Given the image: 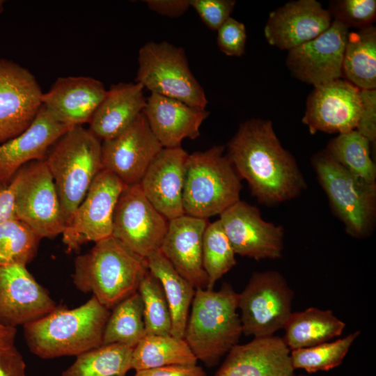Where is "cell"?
Masks as SVG:
<instances>
[{
	"label": "cell",
	"instance_id": "cell-4",
	"mask_svg": "<svg viewBox=\"0 0 376 376\" xmlns=\"http://www.w3.org/2000/svg\"><path fill=\"white\" fill-rule=\"evenodd\" d=\"M238 298L228 283L218 290L196 289L184 339L197 360L207 367L217 365L238 344L242 334Z\"/></svg>",
	"mask_w": 376,
	"mask_h": 376
},
{
	"label": "cell",
	"instance_id": "cell-5",
	"mask_svg": "<svg viewBox=\"0 0 376 376\" xmlns=\"http://www.w3.org/2000/svg\"><path fill=\"white\" fill-rule=\"evenodd\" d=\"M45 162L67 224L102 169V142L82 125L72 127L51 147Z\"/></svg>",
	"mask_w": 376,
	"mask_h": 376
},
{
	"label": "cell",
	"instance_id": "cell-18",
	"mask_svg": "<svg viewBox=\"0 0 376 376\" xmlns=\"http://www.w3.org/2000/svg\"><path fill=\"white\" fill-rule=\"evenodd\" d=\"M56 306L25 265L0 267L1 325L16 329L48 314Z\"/></svg>",
	"mask_w": 376,
	"mask_h": 376
},
{
	"label": "cell",
	"instance_id": "cell-32",
	"mask_svg": "<svg viewBox=\"0 0 376 376\" xmlns=\"http://www.w3.org/2000/svg\"><path fill=\"white\" fill-rule=\"evenodd\" d=\"M112 309L104 327L102 345L116 343L134 348L146 335L139 293L131 295Z\"/></svg>",
	"mask_w": 376,
	"mask_h": 376
},
{
	"label": "cell",
	"instance_id": "cell-27",
	"mask_svg": "<svg viewBox=\"0 0 376 376\" xmlns=\"http://www.w3.org/2000/svg\"><path fill=\"white\" fill-rule=\"evenodd\" d=\"M146 260L148 270L159 281L168 303L171 318V334L184 338L196 288L175 269L160 249Z\"/></svg>",
	"mask_w": 376,
	"mask_h": 376
},
{
	"label": "cell",
	"instance_id": "cell-19",
	"mask_svg": "<svg viewBox=\"0 0 376 376\" xmlns=\"http://www.w3.org/2000/svg\"><path fill=\"white\" fill-rule=\"evenodd\" d=\"M332 18L315 0H297L272 10L264 28L267 42L283 50H291L320 36Z\"/></svg>",
	"mask_w": 376,
	"mask_h": 376
},
{
	"label": "cell",
	"instance_id": "cell-7",
	"mask_svg": "<svg viewBox=\"0 0 376 376\" xmlns=\"http://www.w3.org/2000/svg\"><path fill=\"white\" fill-rule=\"evenodd\" d=\"M311 165L331 211L343 224L346 233L356 239L368 238L376 223V183L352 174L325 149L313 156Z\"/></svg>",
	"mask_w": 376,
	"mask_h": 376
},
{
	"label": "cell",
	"instance_id": "cell-31",
	"mask_svg": "<svg viewBox=\"0 0 376 376\" xmlns=\"http://www.w3.org/2000/svg\"><path fill=\"white\" fill-rule=\"evenodd\" d=\"M133 349L116 343L102 345L77 356L62 376H126L132 369Z\"/></svg>",
	"mask_w": 376,
	"mask_h": 376
},
{
	"label": "cell",
	"instance_id": "cell-36",
	"mask_svg": "<svg viewBox=\"0 0 376 376\" xmlns=\"http://www.w3.org/2000/svg\"><path fill=\"white\" fill-rule=\"evenodd\" d=\"M40 240L19 219L0 224V267L26 266L36 256Z\"/></svg>",
	"mask_w": 376,
	"mask_h": 376
},
{
	"label": "cell",
	"instance_id": "cell-41",
	"mask_svg": "<svg viewBox=\"0 0 376 376\" xmlns=\"http://www.w3.org/2000/svg\"><path fill=\"white\" fill-rule=\"evenodd\" d=\"M361 112L356 130L370 144L376 141V89H360Z\"/></svg>",
	"mask_w": 376,
	"mask_h": 376
},
{
	"label": "cell",
	"instance_id": "cell-8",
	"mask_svg": "<svg viewBox=\"0 0 376 376\" xmlns=\"http://www.w3.org/2000/svg\"><path fill=\"white\" fill-rule=\"evenodd\" d=\"M136 82L151 93L205 109V91L192 74L183 48L166 41L146 42L139 51Z\"/></svg>",
	"mask_w": 376,
	"mask_h": 376
},
{
	"label": "cell",
	"instance_id": "cell-13",
	"mask_svg": "<svg viewBox=\"0 0 376 376\" xmlns=\"http://www.w3.org/2000/svg\"><path fill=\"white\" fill-rule=\"evenodd\" d=\"M219 216L235 254L256 260L281 258L284 228L264 220L257 207L240 200Z\"/></svg>",
	"mask_w": 376,
	"mask_h": 376
},
{
	"label": "cell",
	"instance_id": "cell-6",
	"mask_svg": "<svg viewBox=\"0 0 376 376\" xmlns=\"http://www.w3.org/2000/svg\"><path fill=\"white\" fill-rule=\"evenodd\" d=\"M224 150L214 146L188 155L182 196L185 214L208 219L240 200L242 180Z\"/></svg>",
	"mask_w": 376,
	"mask_h": 376
},
{
	"label": "cell",
	"instance_id": "cell-30",
	"mask_svg": "<svg viewBox=\"0 0 376 376\" xmlns=\"http://www.w3.org/2000/svg\"><path fill=\"white\" fill-rule=\"evenodd\" d=\"M197 359L184 338L146 334L133 349L132 369L136 371L172 365H194Z\"/></svg>",
	"mask_w": 376,
	"mask_h": 376
},
{
	"label": "cell",
	"instance_id": "cell-28",
	"mask_svg": "<svg viewBox=\"0 0 376 376\" xmlns=\"http://www.w3.org/2000/svg\"><path fill=\"white\" fill-rule=\"evenodd\" d=\"M345 326L332 311L309 307L291 313L282 338L290 351L309 347L340 336Z\"/></svg>",
	"mask_w": 376,
	"mask_h": 376
},
{
	"label": "cell",
	"instance_id": "cell-47",
	"mask_svg": "<svg viewBox=\"0 0 376 376\" xmlns=\"http://www.w3.org/2000/svg\"><path fill=\"white\" fill-rule=\"evenodd\" d=\"M3 5H4V1L0 0V13H1L3 10Z\"/></svg>",
	"mask_w": 376,
	"mask_h": 376
},
{
	"label": "cell",
	"instance_id": "cell-11",
	"mask_svg": "<svg viewBox=\"0 0 376 376\" xmlns=\"http://www.w3.org/2000/svg\"><path fill=\"white\" fill-rule=\"evenodd\" d=\"M125 186L110 171H100L62 233L68 252L111 236L114 209Z\"/></svg>",
	"mask_w": 376,
	"mask_h": 376
},
{
	"label": "cell",
	"instance_id": "cell-33",
	"mask_svg": "<svg viewBox=\"0 0 376 376\" xmlns=\"http://www.w3.org/2000/svg\"><path fill=\"white\" fill-rule=\"evenodd\" d=\"M370 143L356 130L340 134L325 148L349 172L368 183H376V166L370 157Z\"/></svg>",
	"mask_w": 376,
	"mask_h": 376
},
{
	"label": "cell",
	"instance_id": "cell-1",
	"mask_svg": "<svg viewBox=\"0 0 376 376\" xmlns=\"http://www.w3.org/2000/svg\"><path fill=\"white\" fill-rule=\"evenodd\" d=\"M226 147V155L260 204L277 205L307 189L295 158L281 145L271 120H245Z\"/></svg>",
	"mask_w": 376,
	"mask_h": 376
},
{
	"label": "cell",
	"instance_id": "cell-42",
	"mask_svg": "<svg viewBox=\"0 0 376 376\" xmlns=\"http://www.w3.org/2000/svg\"><path fill=\"white\" fill-rule=\"evenodd\" d=\"M0 376H26V363L15 343H0Z\"/></svg>",
	"mask_w": 376,
	"mask_h": 376
},
{
	"label": "cell",
	"instance_id": "cell-44",
	"mask_svg": "<svg viewBox=\"0 0 376 376\" xmlns=\"http://www.w3.org/2000/svg\"><path fill=\"white\" fill-rule=\"evenodd\" d=\"M148 8L159 15L178 17L191 7L190 0H147Z\"/></svg>",
	"mask_w": 376,
	"mask_h": 376
},
{
	"label": "cell",
	"instance_id": "cell-29",
	"mask_svg": "<svg viewBox=\"0 0 376 376\" xmlns=\"http://www.w3.org/2000/svg\"><path fill=\"white\" fill-rule=\"evenodd\" d=\"M343 75L359 89H376V28L370 26L349 32Z\"/></svg>",
	"mask_w": 376,
	"mask_h": 376
},
{
	"label": "cell",
	"instance_id": "cell-2",
	"mask_svg": "<svg viewBox=\"0 0 376 376\" xmlns=\"http://www.w3.org/2000/svg\"><path fill=\"white\" fill-rule=\"evenodd\" d=\"M110 310L92 296L72 309L60 305L23 326L30 351L42 359L78 356L102 345Z\"/></svg>",
	"mask_w": 376,
	"mask_h": 376
},
{
	"label": "cell",
	"instance_id": "cell-21",
	"mask_svg": "<svg viewBox=\"0 0 376 376\" xmlns=\"http://www.w3.org/2000/svg\"><path fill=\"white\" fill-rule=\"evenodd\" d=\"M70 128L42 105L24 132L0 144V185L10 183L25 164L45 159L51 147Z\"/></svg>",
	"mask_w": 376,
	"mask_h": 376
},
{
	"label": "cell",
	"instance_id": "cell-45",
	"mask_svg": "<svg viewBox=\"0 0 376 376\" xmlns=\"http://www.w3.org/2000/svg\"><path fill=\"white\" fill-rule=\"evenodd\" d=\"M15 199V189L12 183L0 185V224L17 219Z\"/></svg>",
	"mask_w": 376,
	"mask_h": 376
},
{
	"label": "cell",
	"instance_id": "cell-24",
	"mask_svg": "<svg viewBox=\"0 0 376 376\" xmlns=\"http://www.w3.org/2000/svg\"><path fill=\"white\" fill-rule=\"evenodd\" d=\"M208 219L184 214L169 221L160 248L175 269L196 289L207 288L203 265V237Z\"/></svg>",
	"mask_w": 376,
	"mask_h": 376
},
{
	"label": "cell",
	"instance_id": "cell-10",
	"mask_svg": "<svg viewBox=\"0 0 376 376\" xmlns=\"http://www.w3.org/2000/svg\"><path fill=\"white\" fill-rule=\"evenodd\" d=\"M294 292L281 273L254 272L239 294L242 334L253 338L273 336L292 313Z\"/></svg>",
	"mask_w": 376,
	"mask_h": 376
},
{
	"label": "cell",
	"instance_id": "cell-14",
	"mask_svg": "<svg viewBox=\"0 0 376 376\" xmlns=\"http://www.w3.org/2000/svg\"><path fill=\"white\" fill-rule=\"evenodd\" d=\"M42 94L26 68L0 58V144L31 125L42 106Z\"/></svg>",
	"mask_w": 376,
	"mask_h": 376
},
{
	"label": "cell",
	"instance_id": "cell-12",
	"mask_svg": "<svg viewBox=\"0 0 376 376\" xmlns=\"http://www.w3.org/2000/svg\"><path fill=\"white\" fill-rule=\"evenodd\" d=\"M169 221L143 194L139 184L126 185L116 205L112 236L146 259L159 250Z\"/></svg>",
	"mask_w": 376,
	"mask_h": 376
},
{
	"label": "cell",
	"instance_id": "cell-15",
	"mask_svg": "<svg viewBox=\"0 0 376 376\" xmlns=\"http://www.w3.org/2000/svg\"><path fill=\"white\" fill-rule=\"evenodd\" d=\"M163 148L143 112L124 131L102 141V166L125 185L140 183L150 164Z\"/></svg>",
	"mask_w": 376,
	"mask_h": 376
},
{
	"label": "cell",
	"instance_id": "cell-43",
	"mask_svg": "<svg viewBox=\"0 0 376 376\" xmlns=\"http://www.w3.org/2000/svg\"><path fill=\"white\" fill-rule=\"evenodd\" d=\"M134 376H207L202 367L194 365H172L136 371Z\"/></svg>",
	"mask_w": 376,
	"mask_h": 376
},
{
	"label": "cell",
	"instance_id": "cell-26",
	"mask_svg": "<svg viewBox=\"0 0 376 376\" xmlns=\"http://www.w3.org/2000/svg\"><path fill=\"white\" fill-rule=\"evenodd\" d=\"M143 88L137 82L111 85L88 129L101 141L121 133L143 112L146 104Z\"/></svg>",
	"mask_w": 376,
	"mask_h": 376
},
{
	"label": "cell",
	"instance_id": "cell-22",
	"mask_svg": "<svg viewBox=\"0 0 376 376\" xmlns=\"http://www.w3.org/2000/svg\"><path fill=\"white\" fill-rule=\"evenodd\" d=\"M107 91L104 84L93 77H63L43 93L41 102L57 120L72 127L89 123Z\"/></svg>",
	"mask_w": 376,
	"mask_h": 376
},
{
	"label": "cell",
	"instance_id": "cell-3",
	"mask_svg": "<svg viewBox=\"0 0 376 376\" xmlns=\"http://www.w3.org/2000/svg\"><path fill=\"white\" fill-rule=\"evenodd\" d=\"M148 269L146 259L111 235L76 257L72 277L79 290L92 292L110 310L137 292Z\"/></svg>",
	"mask_w": 376,
	"mask_h": 376
},
{
	"label": "cell",
	"instance_id": "cell-48",
	"mask_svg": "<svg viewBox=\"0 0 376 376\" xmlns=\"http://www.w3.org/2000/svg\"><path fill=\"white\" fill-rule=\"evenodd\" d=\"M292 376H311V375H293Z\"/></svg>",
	"mask_w": 376,
	"mask_h": 376
},
{
	"label": "cell",
	"instance_id": "cell-25",
	"mask_svg": "<svg viewBox=\"0 0 376 376\" xmlns=\"http://www.w3.org/2000/svg\"><path fill=\"white\" fill-rule=\"evenodd\" d=\"M150 128L165 148L181 147L185 139L200 136V127L210 112L155 93L146 98L143 111Z\"/></svg>",
	"mask_w": 376,
	"mask_h": 376
},
{
	"label": "cell",
	"instance_id": "cell-39",
	"mask_svg": "<svg viewBox=\"0 0 376 376\" xmlns=\"http://www.w3.org/2000/svg\"><path fill=\"white\" fill-rule=\"evenodd\" d=\"M217 31V43L224 54L229 56H241L244 54L246 30L242 22L230 17Z\"/></svg>",
	"mask_w": 376,
	"mask_h": 376
},
{
	"label": "cell",
	"instance_id": "cell-20",
	"mask_svg": "<svg viewBox=\"0 0 376 376\" xmlns=\"http://www.w3.org/2000/svg\"><path fill=\"white\" fill-rule=\"evenodd\" d=\"M188 153L182 148H163L139 185L150 203L168 221L185 214L183 188Z\"/></svg>",
	"mask_w": 376,
	"mask_h": 376
},
{
	"label": "cell",
	"instance_id": "cell-23",
	"mask_svg": "<svg viewBox=\"0 0 376 376\" xmlns=\"http://www.w3.org/2000/svg\"><path fill=\"white\" fill-rule=\"evenodd\" d=\"M290 350L276 336L233 346L214 376H292Z\"/></svg>",
	"mask_w": 376,
	"mask_h": 376
},
{
	"label": "cell",
	"instance_id": "cell-38",
	"mask_svg": "<svg viewBox=\"0 0 376 376\" xmlns=\"http://www.w3.org/2000/svg\"><path fill=\"white\" fill-rule=\"evenodd\" d=\"M327 10L332 20H336L349 29H361L373 25L376 18V1H331Z\"/></svg>",
	"mask_w": 376,
	"mask_h": 376
},
{
	"label": "cell",
	"instance_id": "cell-9",
	"mask_svg": "<svg viewBox=\"0 0 376 376\" xmlns=\"http://www.w3.org/2000/svg\"><path fill=\"white\" fill-rule=\"evenodd\" d=\"M15 213L40 239L62 235L66 221L45 159L31 162L14 175Z\"/></svg>",
	"mask_w": 376,
	"mask_h": 376
},
{
	"label": "cell",
	"instance_id": "cell-16",
	"mask_svg": "<svg viewBox=\"0 0 376 376\" xmlns=\"http://www.w3.org/2000/svg\"><path fill=\"white\" fill-rule=\"evenodd\" d=\"M349 29L332 20L320 36L288 51V70L297 79L314 87L340 79Z\"/></svg>",
	"mask_w": 376,
	"mask_h": 376
},
{
	"label": "cell",
	"instance_id": "cell-37",
	"mask_svg": "<svg viewBox=\"0 0 376 376\" xmlns=\"http://www.w3.org/2000/svg\"><path fill=\"white\" fill-rule=\"evenodd\" d=\"M137 291L143 303L146 334L170 335L171 318L168 303L159 281L148 269Z\"/></svg>",
	"mask_w": 376,
	"mask_h": 376
},
{
	"label": "cell",
	"instance_id": "cell-17",
	"mask_svg": "<svg viewBox=\"0 0 376 376\" xmlns=\"http://www.w3.org/2000/svg\"><path fill=\"white\" fill-rule=\"evenodd\" d=\"M359 92L340 78L314 87L308 96L302 123L311 134H340L356 130L361 108Z\"/></svg>",
	"mask_w": 376,
	"mask_h": 376
},
{
	"label": "cell",
	"instance_id": "cell-34",
	"mask_svg": "<svg viewBox=\"0 0 376 376\" xmlns=\"http://www.w3.org/2000/svg\"><path fill=\"white\" fill-rule=\"evenodd\" d=\"M203 265L207 276V289H214L216 282L235 265V253L219 219L209 223L203 237Z\"/></svg>",
	"mask_w": 376,
	"mask_h": 376
},
{
	"label": "cell",
	"instance_id": "cell-35",
	"mask_svg": "<svg viewBox=\"0 0 376 376\" xmlns=\"http://www.w3.org/2000/svg\"><path fill=\"white\" fill-rule=\"evenodd\" d=\"M359 334L360 331H356L332 342L291 350L290 357L294 369H302L313 373L327 371L338 366Z\"/></svg>",
	"mask_w": 376,
	"mask_h": 376
},
{
	"label": "cell",
	"instance_id": "cell-40",
	"mask_svg": "<svg viewBox=\"0 0 376 376\" xmlns=\"http://www.w3.org/2000/svg\"><path fill=\"white\" fill-rule=\"evenodd\" d=\"M190 6L209 29L217 31L230 17L235 1L190 0Z\"/></svg>",
	"mask_w": 376,
	"mask_h": 376
},
{
	"label": "cell",
	"instance_id": "cell-46",
	"mask_svg": "<svg viewBox=\"0 0 376 376\" xmlns=\"http://www.w3.org/2000/svg\"><path fill=\"white\" fill-rule=\"evenodd\" d=\"M17 329L0 324V343H15Z\"/></svg>",
	"mask_w": 376,
	"mask_h": 376
}]
</instances>
